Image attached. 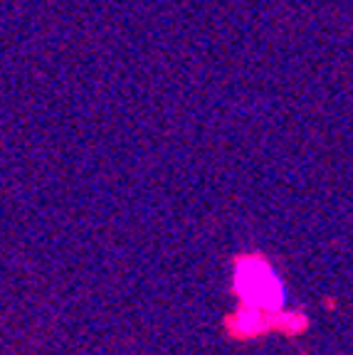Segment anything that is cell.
<instances>
[{
    "label": "cell",
    "mask_w": 353,
    "mask_h": 355,
    "mask_svg": "<svg viewBox=\"0 0 353 355\" xmlns=\"http://www.w3.org/2000/svg\"><path fill=\"white\" fill-rule=\"evenodd\" d=\"M235 288H238L240 299L245 301V311H252L262 318L279 313L287 301L284 284L265 257H247V259L238 261Z\"/></svg>",
    "instance_id": "cell-1"
}]
</instances>
